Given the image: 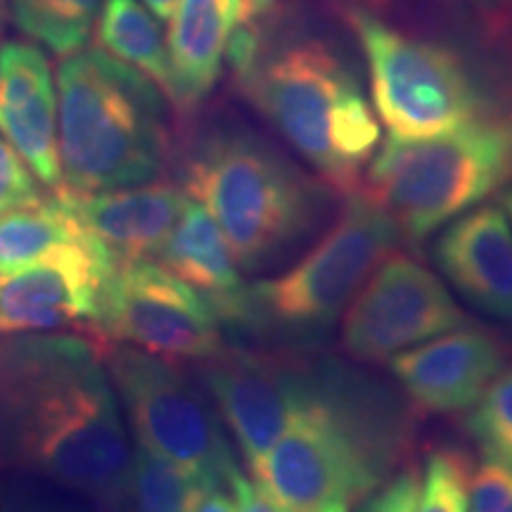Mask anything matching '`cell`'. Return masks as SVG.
<instances>
[{"label":"cell","instance_id":"obj_1","mask_svg":"<svg viewBox=\"0 0 512 512\" xmlns=\"http://www.w3.org/2000/svg\"><path fill=\"white\" fill-rule=\"evenodd\" d=\"M0 460L100 512L128 508L133 448L98 339L0 337Z\"/></svg>","mask_w":512,"mask_h":512},{"label":"cell","instance_id":"obj_2","mask_svg":"<svg viewBox=\"0 0 512 512\" xmlns=\"http://www.w3.org/2000/svg\"><path fill=\"white\" fill-rule=\"evenodd\" d=\"M413 437V413L394 389L313 358L290 425L249 475L285 512H354L399 472Z\"/></svg>","mask_w":512,"mask_h":512},{"label":"cell","instance_id":"obj_3","mask_svg":"<svg viewBox=\"0 0 512 512\" xmlns=\"http://www.w3.org/2000/svg\"><path fill=\"white\" fill-rule=\"evenodd\" d=\"M249 105L294 147L318 181L347 197L363 190L382 128L358 76L313 36H264V46L235 76Z\"/></svg>","mask_w":512,"mask_h":512},{"label":"cell","instance_id":"obj_4","mask_svg":"<svg viewBox=\"0 0 512 512\" xmlns=\"http://www.w3.org/2000/svg\"><path fill=\"white\" fill-rule=\"evenodd\" d=\"M62 190L102 192L157 181L171 155L164 93L100 46L57 67Z\"/></svg>","mask_w":512,"mask_h":512},{"label":"cell","instance_id":"obj_5","mask_svg":"<svg viewBox=\"0 0 512 512\" xmlns=\"http://www.w3.org/2000/svg\"><path fill=\"white\" fill-rule=\"evenodd\" d=\"M181 183L221 228L242 271L275 264L316 228L328 188L245 126H216L192 140Z\"/></svg>","mask_w":512,"mask_h":512},{"label":"cell","instance_id":"obj_6","mask_svg":"<svg viewBox=\"0 0 512 512\" xmlns=\"http://www.w3.org/2000/svg\"><path fill=\"white\" fill-rule=\"evenodd\" d=\"M512 185V100L444 133L377 147L363 192L387 211L403 238L418 242L486 197Z\"/></svg>","mask_w":512,"mask_h":512},{"label":"cell","instance_id":"obj_7","mask_svg":"<svg viewBox=\"0 0 512 512\" xmlns=\"http://www.w3.org/2000/svg\"><path fill=\"white\" fill-rule=\"evenodd\" d=\"M344 17L366 57L375 114L389 136H444L512 100L451 43L415 36L358 5Z\"/></svg>","mask_w":512,"mask_h":512},{"label":"cell","instance_id":"obj_8","mask_svg":"<svg viewBox=\"0 0 512 512\" xmlns=\"http://www.w3.org/2000/svg\"><path fill=\"white\" fill-rule=\"evenodd\" d=\"M403 240L396 221L366 192L347 195L337 221L290 271L249 285V335L294 344L323 339L368 275Z\"/></svg>","mask_w":512,"mask_h":512},{"label":"cell","instance_id":"obj_9","mask_svg":"<svg viewBox=\"0 0 512 512\" xmlns=\"http://www.w3.org/2000/svg\"><path fill=\"white\" fill-rule=\"evenodd\" d=\"M102 361L138 446L228 486L238 463L219 415L174 361L117 342L102 344Z\"/></svg>","mask_w":512,"mask_h":512},{"label":"cell","instance_id":"obj_10","mask_svg":"<svg viewBox=\"0 0 512 512\" xmlns=\"http://www.w3.org/2000/svg\"><path fill=\"white\" fill-rule=\"evenodd\" d=\"M91 337L174 363H200L226 344L211 306L155 259L114 264L102 285Z\"/></svg>","mask_w":512,"mask_h":512},{"label":"cell","instance_id":"obj_11","mask_svg":"<svg viewBox=\"0 0 512 512\" xmlns=\"http://www.w3.org/2000/svg\"><path fill=\"white\" fill-rule=\"evenodd\" d=\"M339 320V349L354 363H389L427 339L472 325L439 275L401 247L377 264Z\"/></svg>","mask_w":512,"mask_h":512},{"label":"cell","instance_id":"obj_12","mask_svg":"<svg viewBox=\"0 0 512 512\" xmlns=\"http://www.w3.org/2000/svg\"><path fill=\"white\" fill-rule=\"evenodd\" d=\"M207 392L252 472L287 430L313 358L292 349L223 347L197 363Z\"/></svg>","mask_w":512,"mask_h":512},{"label":"cell","instance_id":"obj_13","mask_svg":"<svg viewBox=\"0 0 512 512\" xmlns=\"http://www.w3.org/2000/svg\"><path fill=\"white\" fill-rule=\"evenodd\" d=\"M112 268V256L86 235L15 273L0 275V337L67 330L91 335Z\"/></svg>","mask_w":512,"mask_h":512},{"label":"cell","instance_id":"obj_14","mask_svg":"<svg viewBox=\"0 0 512 512\" xmlns=\"http://www.w3.org/2000/svg\"><path fill=\"white\" fill-rule=\"evenodd\" d=\"M505 361L508 351L501 339L465 325L389 358V370L415 408L451 415L470 411L503 373Z\"/></svg>","mask_w":512,"mask_h":512},{"label":"cell","instance_id":"obj_15","mask_svg":"<svg viewBox=\"0 0 512 512\" xmlns=\"http://www.w3.org/2000/svg\"><path fill=\"white\" fill-rule=\"evenodd\" d=\"M57 197L114 264L155 259L190 200L178 185L155 181L102 192L57 188Z\"/></svg>","mask_w":512,"mask_h":512},{"label":"cell","instance_id":"obj_16","mask_svg":"<svg viewBox=\"0 0 512 512\" xmlns=\"http://www.w3.org/2000/svg\"><path fill=\"white\" fill-rule=\"evenodd\" d=\"M0 131L38 181L60 188L53 74L48 57L31 43L0 46Z\"/></svg>","mask_w":512,"mask_h":512},{"label":"cell","instance_id":"obj_17","mask_svg":"<svg viewBox=\"0 0 512 512\" xmlns=\"http://www.w3.org/2000/svg\"><path fill=\"white\" fill-rule=\"evenodd\" d=\"M434 261L472 306L512 323V228L496 202L448 221Z\"/></svg>","mask_w":512,"mask_h":512},{"label":"cell","instance_id":"obj_18","mask_svg":"<svg viewBox=\"0 0 512 512\" xmlns=\"http://www.w3.org/2000/svg\"><path fill=\"white\" fill-rule=\"evenodd\" d=\"M155 261L200 294L221 325L249 332V285L221 228L200 202L188 200Z\"/></svg>","mask_w":512,"mask_h":512},{"label":"cell","instance_id":"obj_19","mask_svg":"<svg viewBox=\"0 0 512 512\" xmlns=\"http://www.w3.org/2000/svg\"><path fill=\"white\" fill-rule=\"evenodd\" d=\"M242 22V0H178L166 34L178 112H192L214 91L230 38Z\"/></svg>","mask_w":512,"mask_h":512},{"label":"cell","instance_id":"obj_20","mask_svg":"<svg viewBox=\"0 0 512 512\" xmlns=\"http://www.w3.org/2000/svg\"><path fill=\"white\" fill-rule=\"evenodd\" d=\"M102 50L147 76L174 105V76L162 22L138 0H105L98 17Z\"/></svg>","mask_w":512,"mask_h":512},{"label":"cell","instance_id":"obj_21","mask_svg":"<svg viewBox=\"0 0 512 512\" xmlns=\"http://www.w3.org/2000/svg\"><path fill=\"white\" fill-rule=\"evenodd\" d=\"M86 230L60 197L0 214V275L34 264L53 249L86 238Z\"/></svg>","mask_w":512,"mask_h":512},{"label":"cell","instance_id":"obj_22","mask_svg":"<svg viewBox=\"0 0 512 512\" xmlns=\"http://www.w3.org/2000/svg\"><path fill=\"white\" fill-rule=\"evenodd\" d=\"M102 5L105 0H10L17 27L60 57L86 48Z\"/></svg>","mask_w":512,"mask_h":512},{"label":"cell","instance_id":"obj_23","mask_svg":"<svg viewBox=\"0 0 512 512\" xmlns=\"http://www.w3.org/2000/svg\"><path fill=\"white\" fill-rule=\"evenodd\" d=\"M207 479L192 470L155 456L147 448H133L128 505L133 512H190L204 491L211 489Z\"/></svg>","mask_w":512,"mask_h":512},{"label":"cell","instance_id":"obj_24","mask_svg":"<svg viewBox=\"0 0 512 512\" xmlns=\"http://www.w3.org/2000/svg\"><path fill=\"white\" fill-rule=\"evenodd\" d=\"M465 430L486 460L512 467V368H505L467 411Z\"/></svg>","mask_w":512,"mask_h":512},{"label":"cell","instance_id":"obj_25","mask_svg":"<svg viewBox=\"0 0 512 512\" xmlns=\"http://www.w3.org/2000/svg\"><path fill=\"white\" fill-rule=\"evenodd\" d=\"M472 465L456 448H437L420 472L415 512H470Z\"/></svg>","mask_w":512,"mask_h":512},{"label":"cell","instance_id":"obj_26","mask_svg":"<svg viewBox=\"0 0 512 512\" xmlns=\"http://www.w3.org/2000/svg\"><path fill=\"white\" fill-rule=\"evenodd\" d=\"M41 200V190L27 162L8 140L0 138V214Z\"/></svg>","mask_w":512,"mask_h":512},{"label":"cell","instance_id":"obj_27","mask_svg":"<svg viewBox=\"0 0 512 512\" xmlns=\"http://www.w3.org/2000/svg\"><path fill=\"white\" fill-rule=\"evenodd\" d=\"M470 512H512V467L484 458L470 477Z\"/></svg>","mask_w":512,"mask_h":512},{"label":"cell","instance_id":"obj_28","mask_svg":"<svg viewBox=\"0 0 512 512\" xmlns=\"http://www.w3.org/2000/svg\"><path fill=\"white\" fill-rule=\"evenodd\" d=\"M420 498V472L415 467L394 472L380 489H375L356 512H415Z\"/></svg>","mask_w":512,"mask_h":512},{"label":"cell","instance_id":"obj_29","mask_svg":"<svg viewBox=\"0 0 512 512\" xmlns=\"http://www.w3.org/2000/svg\"><path fill=\"white\" fill-rule=\"evenodd\" d=\"M228 491L233 496L235 510L238 512H285L278 503H273L264 491L256 486L252 477H247L240 470V465L230 472L228 477Z\"/></svg>","mask_w":512,"mask_h":512},{"label":"cell","instance_id":"obj_30","mask_svg":"<svg viewBox=\"0 0 512 512\" xmlns=\"http://www.w3.org/2000/svg\"><path fill=\"white\" fill-rule=\"evenodd\" d=\"M3 512H91V510L79 508V505H72V503L48 501V498L22 496V498H12V501L5 503Z\"/></svg>","mask_w":512,"mask_h":512},{"label":"cell","instance_id":"obj_31","mask_svg":"<svg viewBox=\"0 0 512 512\" xmlns=\"http://www.w3.org/2000/svg\"><path fill=\"white\" fill-rule=\"evenodd\" d=\"M190 512H238L235 510L233 496H230L228 486H211L197 498Z\"/></svg>","mask_w":512,"mask_h":512},{"label":"cell","instance_id":"obj_32","mask_svg":"<svg viewBox=\"0 0 512 512\" xmlns=\"http://www.w3.org/2000/svg\"><path fill=\"white\" fill-rule=\"evenodd\" d=\"M143 5L159 19V22H169V19L174 17L178 0H143Z\"/></svg>","mask_w":512,"mask_h":512},{"label":"cell","instance_id":"obj_33","mask_svg":"<svg viewBox=\"0 0 512 512\" xmlns=\"http://www.w3.org/2000/svg\"><path fill=\"white\" fill-rule=\"evenodd\" d=\"M496 204H498V207H501V211L505 214V219H508L510 228H512V185H508V188L498 192Z\"/></svg>","mask_w":512,"mask_h":512}]
</instances>
